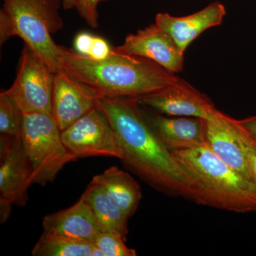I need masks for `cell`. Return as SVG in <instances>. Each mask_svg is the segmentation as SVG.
I'll return each instance as SVG.
<instances>
[{"instance_id":"25","label":"cell","mask_w":256,"mask_h":256,"mask_svg":"<svg viewBox=\"0 0 256 256\" xmlns=\"http://www.w3.org/2000/svg\"><path fill=\"white\" fill-rule=\"evenodd\" d=\"M249 173L250 181L256 186V144L254 141L249 154Z\"/></svg>"},{"instance_id":"14","label":"cell","mask_w":256,"mask_h":256,"mask_svg":"<svg viewBox=\"0 0 256 256\" xmlns=\"http://www.w3.org/2000/svg\"><path fill=\"white\" fill-rule=\"evenodd\" d=\"M146 117L162 142L171 152L192 149L206 143V119L159 114H146Z\"/></svg>"},{"instance_id":"1","label":"cell","mask_w":256,"mask_h":256,"mask_svg":"<svg viewBox=\"0 0 256 256\" xmlns=\"http://www.w3.org/2000/svg\"><path fill=\"white\" fill-rule=\"evenodd\" d=\"M139 106L138 99L98 100L124 152L122 164L158 191L196 203L193 180L162 142Z\"/></svg>"},{"instance_id":"27","label":"cell","mask_w":256,"mask_h":256,"mask_svg":"<svg viewBox=\"0 0 256 256\" xmlns=\"http://www.w3.org/2000/svg\"><path fill=\"white\" fill-rule=\"evenodd\" d=\"M106 1H108V0H100V2H106Z\"/></svg>"},{"instance_id":"24","label":"cell","mask_w":256,"mask_h":256,"mask_svg":"<svg viewBox=\"0 0 256 256\" xmlns=\"http://www.w3.org/2000/svg\"><path fill=\"white\" fill-rule=\"evenodd\" d=\"M238 121L240 126L256 144V114L246 118L238 120Z\"/></svg>"},{"instance_id":"22","label":"cell","mask_w":256,"mask_h":256,"mask_svg":"<svg viewBox=\"0 0 256 256\" xmlns=\"http://www.w3.org/2000/svg\"><path fill=\"white\" fill-rule=\"evenodd\" d=\"M112 52V47L100 36H94L90 52L87 56L95 60H104Z\"/></svg>"},{"instance_id":"20","label":"cell","mask_w":256,"mask_h":256,"mask_svg":"<svg viewBox=\"0 0 256 256\" xmlns=\"http://www.w3.org/2000/svg\"><path fill=\"white\" fill-rule=\"evenodd\" d=\"M124 236L114 230H104L97 236L94 244L105 256H136L134 249L128 248Z\"/></svg>"},{"instance_id":"8","label":"cell","mask_w":256,"mask_h":256,"mask_svg":"<svg viewBox=\"0 0 256 256\" xmlns=\"http://www.w3.org/2000/svg\"><path fill=\"white\" fill-rule=\"evenodd\" d=\"M206 122L205 144L226 164L250 180L249 154L252 140L238 120L215 108Z\"/></svg>"},{"instance_id":"26","label":"cell","mask_w":256,"mask_h":256,"mask_svg":"<svg viewBox=\"0 0 256 256\" xmlns=\"http://www.w3.org/2000/svg\"><path fill=\"white\" fill-rule=\"evenodd\" d=\"M76 0H63V6L65 9L75 8Z\"/></svg>"},{"instance_id":"7","label":"cell","mask_w":256,"mask_h":256,"mask_svg":"<svg viewBox=\"0 0 256 256\" xmlns=\"http://www.w3.org/2000/svg\"><path fill=\"white\" fill-rule=\"evenodd\" d=\"M62 138L76 160L102 156L121 160L124 156L114 128L98 106L62 131Z\"/></svg>"},{"instance_id":"15","label":"cell","mask_w":256,"mask_h":256,"mask_svg":"<svg viewBox=\"0 0 256 256\" xmlns=\"http://www.w3.org/2000/svg\"><path fill=\"white\" fill-rule=\"evenodd\" d=\"M42 225L46 233L92 242L104 230L82 196L73 206L44 217Z\"/></svg>"},{"instance_id":"6","label":"cell","mask_w":256,"mask_h":256,"mask_svg":"<svg viewBox=\"0 0 256 256\" xmlns=\"http://www.w3.org/2000/svg\"><path fill=\"white\" fill-rule=\"evenodd\" d=\"M54 73L36 54L25 46L12 86L4 90L22 114L52 116Z\"/></svg>"},{"instance_id":"11","label":"cell","mask_w":256,"mask_h":256,"mask_svg":"<svg viewBox=\"0 0 256 256\" xmlns=\"http://www.w3.org/2000/svg\"><path fill=\"white\" fill-rule=\"evenodd\" d=\"M138 101L140 104L172 117L207 119L216 108L208 96L180 78L160 92Z\"/></svg>"},{"instance_id":"13","label":"cell","mask_w":256,"mask_h":256,"mask_svg":"<svg viewBox=\"0 0 256 256\" xmlns=\"http://www.w3.org/2000/svg\"><path fill=\"white\" fill-rule=\"evenodd\" d=\"M226 14L225 6L220 2H214L188 16H174L168 13H159L156 14V23L172 38L184 54L188 46L204 32L223 22Z\"/></svg>"},{"instance_id":"12","label":"cell","mask_w":256,"mask_h":256,"mask_svg":"<svg viewBox=\"0 0 256 256\" xmlns=\"http://www.w3.org/2000/svg\"><path fill=\"white\" fill-rule=\"evenodd\" d=\"M98 100L63 69L54 74L52 116L62 132L97 107Z\"/></svg>"},{"instance_id":"10","label":"cell","mask_w":256,"mask_h":256,"mask_svg":"<svg viewBox=\"0 0 256 256\" xmlns=\"http://www.w3.org/2000/svg\"><path fill=\"white\" fill-rule=\"evenodd\" d=\"M114 52L153 60L173 74L182 70L184 57L171 36L156 23L128 35Z\"/></svg>"},{"instance_id":"19","label":"cell","mask_w":256,"mask_h":256,"mask_svg":"<svg viewBox=\"0 0 256 256\" xmlns=\"http://www.w3.org/2000/svg\"><path fill=\"white\" fill-rule=\"evenodd\" d=\"M23 114L4 92L0 94V134L10 138L22 136Z\"/></svg>"},{"instance_id":"9","label":"cell","mask_w":256,"mask_h":256,"mask_svg":"<svg viewBox=\"0 0 256 256\" xmlns=\"http://www.w3.org/2000/svg\"><path fill=\"white\" fill-rule=\"evenodd\" d=\"M31 170L20 138L1 136L0 140V214L1 223L9 218L12 204L24 206L31 186Z\"/></svg>"},{"instance_id":"3","label":"cell","mask_w":256,"mask_h":256,"mask_svg":"<svg viewBox=\"0 0 256 256\" xmlns=\"http://www.w3.org/2000/svg\"><path fill=\"white\" fill-rule=\"evenodd\" d=\"M172 152L193 180L198 204L236 213L256 212V185L206 144Z\"/></svg>"},{"instance_id":"16","label":"cell","mask_w":256,"mask_h":256,"mask_svg":"<svg viewBox=\"0 0 256 256\" xmlns=\"http://www.w3.org/2000/svg\"><path fill=\"white\" fill-rule=\"evenodd\" d=\"M92 182L98 185L109 198L129 218L138 210L142 198L140 186L130 174L110 166L96 175Z\"/></svg>"},{"instance_id":"4","label":"cell","mask_w":256,"mask_h":256,"mask_svg":"<svg viewBox=\"0 0 256 256\" xmlns=\"http://www.w3.org/2000/svg\"><path fill=\"white\" fill-rule=\"evenodd\" d=\"M0 10L1 46L18 36L54 74L62 70L60 50L52 35L63 26L60 14L63 0H2Z\"/></svg>"},{"instance_id":"21","label":"cell","mask_w":256,"mask_h":256,"mask_svg":"<svg viewBox=\"0 0 256 256\" xmlns=\"http://www.w3.org/2000/svg\"><path fill=\"white\" fill-rule=\"evenodd\" d=\"M100 0H76L75 8L80 18L92 28L98 26V5Z\"/></svg>"},{"instance_id":"23","label":"cell","mask_w":256,"mask_h":256,"mask_svg":"<svg viewBox=\"0 0 256 256\" xmlns=\"http://www.w3.org/2000/svg\"><path fill=\"white\" fill-rule=\"evenodd\" d=\"M94 37L89 33L79 34L74 40V50L82 55L88 56Z\"/></svg>"},{"instance_id":"2","label":"cell","mask_w":256,"mask_h":256,"mask_svg":"<svg viewBox=\"0 0 256 256\" xmlns=\"http://www.w3.org/2000/svg\"><path fill=\"white\" fill-rule=\"evenodd\" d=\"M62 69L98 98L140 100L178 82V77L153 60L112 52L95 60L74 48L60 46Z\"/></svg>"},{"instance_id":"5","label":"cell","mask_w":256,"mask_h":256,"mask_svg":"<svg viewBox=\"0 0 256 256\" xmlns=\"http://www.w3.org/2000/svg\"><path fill=\"white\" fill-rule=\"evenodd\" d=\"M21 136L32 185L52 182L66 164L76 160L64 146L62 131L52 114H23Z\"/></svg>"},{"instance_id":"17","label":"cell","mask_w":256,"mask_h":256,"mask_svg":"<svg viewBox=\"0 0 256 256\" xmlns=\"http://www.w3.org/2000/svg\"><path fill=\"white\" fill-rule=\"evenodd\" d=\"M82 196L92 208L104 230H114L126 238L129 217L111 201L98 185L92 182Z\"/></svg>"},{"instance_id":"18","label":"cell","mask_w":256,"mask_h":256,"mask_svg":"<svg viewBox=\"0 0 256 256\" xmlns=\"http://www.w3.org/2000/svg\"><path fill=\"white\" fill-rule=\"evenodd\" d=\"M34 256H105L92 242L44 232L32 252Z\"/></svg>"}]
</instances>
